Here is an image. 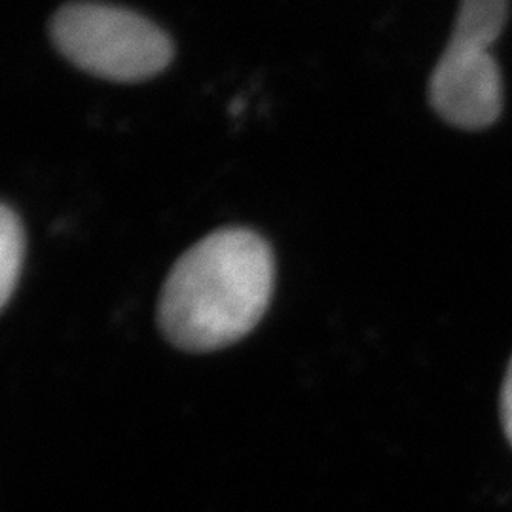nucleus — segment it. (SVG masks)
Returning a JSON list of instances; mask_svg holds the SVG:
<instances>
[{"label":"nucleus","instance_id":"20e7f679","mask_svg":"<svg viewBox=\"0 0 512 512\" xmlns=\"http://www.w3.org/2000/svg\"><path fill=\"white\" fill-rule=\"evenodd\" d=\"M25 260V228L10 205L0 211V304L8 306Z\"/></svg>","mask_w":512,"mask_h":512},{"label":"nucleus","instance_id":"39448f33","mask_svg":"<svg viewBox=\"0 0 512 512\" xmlns=\"http://www.w3.org/2000/svg\"><path fill=\"white\" fill-rule=\"evenodd\" d=\"M499 410H501V423L505 437L512 446V357L511 363L507 366V374L501 387V399H499Z\"/></svg>","mask_w":512,"mask_h":512},{"label":"nucleus","instance_id":"f257e3e1","mask_svg":"<svg viewBox=\"0 0 512 512\" xmlns=\"http://www.w3.org/2000/svg\"><path fill=\"white\" fill-rule=\"evenodd\" d=\"M274 277L266 239L247 228H220L171 268L158 302L160 329L184 351L232 346L264 317Z\"/></svg>","mask_w":512,"mask_h":512},{"label":"nucleus","instance_id":"f03ea898","mask_svg":"<svg viewBox=\"0 0 512 512\" xmlns=\"http://www.w3.org/2000/svg\"><path fill=\"white\" fill-rule=\"evenodd\" d=\"M55 48L78 69L114 82H141L162 73L173 44L152 21L112 4L78 0L55 12Z\"/></svg>","mask_w":512,"mask_h":512},{"label":"nucleus","instance_id":"7ed1b4c3","mask_svg":"<svg viewBox=\"0 0 512 512\" xmlns=\"http://www.w3.org/2000/svg\"><path fill=\"white\" fill-rule=\"evenodd\" d=\"M497 38L456 25L429 84L431 105L452 126L484 129L499 118L503 84L490 52Z\"/></svg>","mask_w":512,"mask_h":512}]
</instances>
